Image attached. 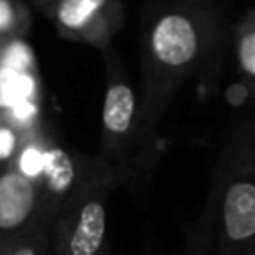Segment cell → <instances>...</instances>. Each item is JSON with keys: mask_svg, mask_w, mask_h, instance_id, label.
<instances>
[{"mask_svg": "<svg viewBox=\"0 0 255 255\" xmlns=\"http://www.w3.org/2000/svg\"><path fill=\"white\" fill-rule=\"evenodd\" d=\"M153 58L169 70H179L193 62L199 50V34L195 22L181 12L161 16L151 30L149 38Z\"/></svg>", "mask_w": 255, "mask_h": 255, "instance_id": "obj_1", "label": "cell"}, {"mask_svg": "<svg viewBox=\"0 0 255 255\" xmlns=\"http://www.w3.org/2000/svg\"><path fill=\"white\" fill-rule=\"evenodd\" d=\"M223 231L231 243H249L255 235V185L233 181L223 195Z\"/></svg>", "mask_w": 255, "mask_h": 255, "instance_id": "obj_2", "label": "cell"}, {"mask_svg": "<svg viewBox=\"0 0 255 255\" xmlns=\"http://www.w3.org/2000/svg\"><path fill=\"white\" fill-rule=\"evenodd\" d=\"M14 145H16V135L10 128L6 126H0V159H6L12 155L14 151Z\"/></svg>", "mask_w": 255, "mask_h": 255, "instance_id": "obj_12", "label": "cell"}, {"mask_svg": "<svg viewBox=\"0 0 255 255\" xmlns=\"http://www.w3.org/2000/svg\"><path fill=\"white\" fill-rule=\"evenodd\" d=\"M239 64L247 76L255 74V34L247 30L239 40Z\"/></svg>", "mask_w": 255, "mask_h": 255, "instance_id": "obj_11", "label": "cell"}, {"mask_svg": "<svg viewBox=\"0 0 255 255\" xmlns=\"http://www.w3.org/2000/svg\"><path fill=\"white\" fill-rule=\"evenodd\" d=\"M42 173L46 175L48 189L54 193H64L74 183V163L70 155L60 147H52L44 151Z\"/></svg>", "mask_w": 255, "mask_h": 255, "instance_id": "obj_7", "label": "cell"}, {"mask_svg": "<svg viewBox=\"0 0 255 255\" xmlns=\"http://www.w3.org/2000/svg\"><path fill=\"white\" fill-rule=\"evenodd\" d=\"M106 235V207L100 199H90L78 211L70 235V255H96Z\"/></svg>", "mask_w": 255, "mask_h": 255, "instance_id": "obj_4", "label": "cell"}, {"mask_svg": "<svg viewBox=\"0 0 255 255\" xmlns=\"http://www.w3.org/2000/svg\"><path fill=\"white\" fill-rule=\"evenodd\" d=\"M34 92V82L28 74L16 72H0V106L12 108L18 102L30 100Z\"/></svg>", "mask_w": 255, "mask_h": 255, "instance_id": "obj_8", "label": "cell"}, {"mask_svg": "<svg viewBox=\"0 0 255 255\" xmlns=\"http://www.w3.org/2000/svg\"><path fill=\"white\" fill-rule=\"evenodd\" d=\"M34 112H36V110H34V106H32L30 100H24V102H18L16 106H12V116H14L16 120H20V122L32 120Z\"/></svg>", "mask_w": 255, "mask_h": 255, "instance_id": "obj_13", "label": "cell"}, {"mask_svg": "<svg viewBox=\"0 0 255 255\" xmlns=\"http://www.w3.org/2000/svg\"><path fill=\"white\" fill-rule=\"evenodd\" d=\"M12 255H38V251H36L34 245H22V247H18Z\"/></svg>", "mask_w": 255, "mask_h": 255, "instance_id": "obj_16", "label": "cell"}, {"mask_svg": "<svg viewBox=\"0 0 255 255\" xmlns=\"http://www.w3.org/2000/svg\"><path fill=\"white\" fill-rule=\"evenodd\" d=\"M14 26V10L8 0H0V32Z\"/></svg>", "mask_w": 255, "mask_h": 255, "instance_id": "obj_14", "label": "cell"}, {"mask_svg": "<svg viewBox=\"0 0 255 255\" xmlns=\"http://www.w3.org/2000/svg\"><path fill=\"white\" fill-rule=\"evenodd\" d=\"M36 191L28 177L20 173L0 175V231L20 227L32 213Z\"/></svg>", "mask_w": 255, "mask_h": 255, "instance_id": "obj_3", "label": "cell"}, {"mask_svg": "<svg viewBox=\"0 0 255 255\" xmlns=\"http://www.w3.org/2000/svg\"><path fill=\"white\" fill-rule=\"evenodd\" d=\"M245 96H247V88L245 86H231L229 88V92H227V100H229V104H233V106H239V104H243V100H245Z\"/></svg>", "mask_w": 255, "mask_h": 255, "instance_id": "obj_15", "label": "cell"}, {"mask_svg": "<svg viewBox=\"0 0 255 255\" xmlns=\"http://www.w3.org/2000/svg\"><path fill=\"white\" fill-rule=\"evenodd\" d=\"M32 66V52L24 42H12L4 50L2 58V70L4 72H16V74H26Z\"/></svg>", "mask_w": 255, "mask_h": 255, "instance_id": "obj_9", "label": "cell"}, {"mask_svg": "<svg viewBox=\"0 0 255 255\" xmlns=\"http://www.w3.org/2000/svg\"><path fill=\"white\" fill-rule=\"evenodd\" d=\"M133 110H135V100H133L131 88L126 84L110 86L106 92L104 114H102L106 129L110 133H116V135L128 133L131 128Z\"/></svg>", "mask_w": 255, "mask_h": 255, "instance_id": "obj_5", "label": "cell"}, {"mask_svg": "<svg viewBox=\"0 0 255 255\" xmlns=\"http://www.w3.org/2000/svg\"><path fill=\"white\" fill-rule=\"evenodd\" d=\"M42 167H44V151H40L34 145H28L20 155V171H22L20 175L30 179L42 173Z\"/></svg>", "mask_w": 255, "mask_h": 255, "instance_id": "obj_10", "label": "cell"}, {"mask_svg": "<svg viewBox=\"0 0 255 255\" xmlns=\"http://www.w3.org/2000/svg\"><path fill=\"white\" fill-rule=\"evenodd\" d=\"M108 0H60L56 16L62 28L80 32L94 24Z\"/></svg>", "mask_w": 255, "mask_h": 255, "instance_id": "obj_6", "label": "cell"}]
</instances>
